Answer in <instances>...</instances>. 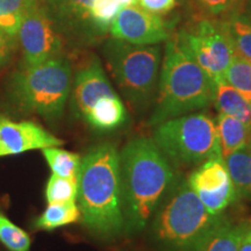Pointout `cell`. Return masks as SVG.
Segmentation results:
<instances>
[{
  "instance_id": "1",
  "label": "cell",
  "mask_w": 251,
  "mask_h": 251,
  "mask_svg": "<svg viewBox=\"0 0 251 251\" xmlns=\"http://www.w3.org/2000/svg\"><path fill=\"white\" fill-rule=\"evenodd\" d=\"M126 234L143 230L179 179L171 162L148 137L128 141L119 152Z\"/></svg>"
},
{
  "instance_id": "2",
  "label": "cell",
  "mask_w": 251,
  "mask_h": 251,
  "mask_svg": "<svg viewBox=\"0 0 251 251\" xmlns=\"http://www.w3.org/2000/svg\"><path fill=\"white\" fill-rule=\"evenodd\" d=\"M76 201L81 221L94 236L112 240L126 234L120 157L113 144L93 147L81 158Z\"/></svg>"
},
{
  "instance_id": "3",
  "label": "cell",
  "mask_w": 251,
  "mask_h": 251,
  "mask_svg": "<svg viewBox=\"0 0 251 251\" xmlns=\"http://www.w3.org/2000/svg\"><path fill=\"white\" fill-rule=\"evenodd\" d=\"M225 218L211 214L187 179H178L152 216L150 240L157 251H200Z\"/></svg>"
},
{
  "instance_id": "4",
  "label": "cell",
  "mask_w": 251,
  "mask_h": 251,
  "mask_svg": "<svg viewBox=\"0 0 251 251\" xmlns=\"http://www.w3.org/2000/svg\"><path fill=\"white\" fill-rule=\"evenodd\" d=\"M214 83L176 39L166 40L159 93L148 125L206 108L213 102Z\"/></svg>"
},
{
  "instance_id": "5",
  "label": "cell",
  "mask_w": 251,
  "mask_h": 251,
  "mask_svg": "<svg viewBox=\"0 0 251 251\" xmlns=\"http://www.w3.org/2000/svg\"><path fill=\"white\" fill-rule=\"evenodd\" d=\"M9 98L21 111L35 113L48 121L58 120L71 89L70 63L55 57L26 65L9 80Z\"/></svg>"
},
{
  "instance_id": "6",
  "label": "cell",
  "mask_w": 251,
  "mask_h": 251,
  "mask_svg": "<svg viewBox=\"0 0 251 251\" xmlns=\"http://www.w3.org/2000/svg\"><path fill=\"white\" fill-rule=\"evenodd\" d=\"M171 163L196 166L222 157L214 119L205 113L185 114L155 126L151 139Z\"/></svg>"
},
{
  "instance_id": "7",
  "label": "cell",
  "mask_w": 251,
  "mask_h": 251,
  "mask_svg": "<svg viewBox=\"0 0 251 251\" xmlns=\"http://www.w3.org/2000/svg\"><path fill=\"white\" fill-rule=\"evenodd\" d=\"M105 57L126 99L142 107L151 98L161 65L157 46L133 45L113 37L105 46Z\"/></svg>"
},
{
  "instance_id": "8",
  "label": "cell",
  "mask_w": 251,
  "mask_h": 251,
  "mask_svg": "<svg viewBox=\"0 0 251 251\" xmlns=\"http://www.w3.org/2000/svg\"><path fill=\"white\" fill-rule=\"evenodd\" d=\"M175 39L213 83L224 79L226 70L236 56L222 21L203 19L191 30L178 33Z\"/></svg>"
},
{
  "instance_id": "9",
  "label": "cell",
  "mask_w": 251,
  "mask_h": 251,
  "mask_svg": "<svg viewBox=\"0 0 251 251\" xmlns=\"http://www.w3.org/2000/svg\"><path fill=\"white\" fill-rule=\"evenodd\" d=\"M187 183L213 215H221L238 199L222 157L211 158L198 165L188 176Z\"/></svg>"
},
{
  "instance_id": "10",
  "label": "cell",
  "mask_w": 251,
  "mask_h": 251,
  "mask_svg": "<svg viewBox=\"0 0 251 251\" xmlns=\"http://www.w3.org/2000/svg\"><path fill=\"white\" fill-rule=\"evenodd\" d=\"M18 39L26 65H37L58 57L62 39L55 27V21L47 7L39 6L24 19Z\"/></svg>"
},
{
  "instance_id": "11",
  "label": "cell",
  "mask_w": 251,
  "mask_h": 251,
  "mask_svg": "<svg viewBox=\"0 0 251 251\" xmlns=\"http://www.w3.org/2000/svg\"><path fill=\"white\" fill-rule=\"evenodd\" d=\"M109 31L114 39L141 46H153L170 39L169 27L161 15L151 13L137 4L122 8Z\"/></svg>"
},
{
  "instance_id": "12",
  "label": "cell",
  "mask_w": 251,
  "mask_h": 251,
  "mask_svg": "<svg viewBox=\"0 0 251 251\" xmlns=\"http://www.w3.org/2000/svg\"><path fill=\"white\" fill-rule=\"evenodd\" d=\"M64 141L31 121H13L0 117V157L24 153L30 150L59 147Z\"/></svg>"
},
{
  "instance_id": "13",
  "label": "cell",
  "mask_w": 251,
  "mask_h": 251,
  "mask_svg": "<svg viewBox=\"0 0 251 251\" xmlns=\"http://www.w3.org/2000/svg\"><path fill=\"white\" fill-rule=\"evenodd\" d=\"M100 62L97 58L77 72L72 93V108L75 114L84 118L97 100L114 94Z\"/></svg>"
},
{
  "instance_id": "14",
  "label": "cell",
  "mask_w": 251,
  "mask_h": 251,
  "mask_svg": "<svg viewBox=\"0 0 251 251\" xmlns=\"http://www.w3.org/2000/svg\"><path fill=\"white\" fill-rule=\"evenodd\" d=\"M83 119L93 129L111 131L125 125L127 112L122 100L114 93L97 100Z\"/></svg>"
},
{
  "instance_id": "15",
  "label": "cell",
  "mask_w": 251,
  "mask_h": 251,
  "mask_svg": "<svg viewBox=\"0 0 251 251\" xmlns=\"http://www.w3.org/2000/svg\"><path fill=\"white\" fill-rule=\"evenodd\" d=\"M213 102L215 103L219 113L251 126V102L225 79L214 81Z\"/></svg>"
},
{
  "instance_id": "16",
  "label": "cell",
  "mask_w": 251,
  "mask_h": 251,
  "mask_svg": "<svg viewBox=\"0 0 251 251\" xmlns=\"http://www.w3.org/2000/svg\"><path fill=\"white\" fill-rule=\"evenodd\" d=\"M238 199L251 200V140L246 147L222 156Z\"/></svg>"
},
{
  "instance_id": "17",
  "label": "cell",
  "mask_w": 251,
  "mask_h": 251,
  "mask_svg": "<svg viewBox=\"0 0 251 251\" xmlns=\"http://www.w3.org/2000/svg\"><path fill=\"white\" fill-rule=\"evenodd\" d=\"M215 122L222 156L242 149L250 142L251 126L222 113L218 115Z\"/></svg>"
},
{
  "instance_id": "18",
  "label": "cell",
  "mask_w": 251,
  "mask_h": 251,
  "mask_svg": "<svg viewBox=\"0 0 251 251\" xmlns=\"http://www.w3.org/2000/svg\"><path fill=\"white\" fill-rule=\"evenodd\" d=\"M40 6V0H0V30L9 40L18 36L24 19Z\"/></svg>"
},
{
  "instance_id": "19",
  "label": "cell",
  "mask_w": 251,
  "mask_h": 251,
  "mask_svg": "<svg viewBox=\"0 0 251 251\" xmlns=\"http://www.w3.org/2000/svg\"><path fill=\"white\" fill-rule=\"evenodd\" d=\"M51 18L65 25H89L91 26L90 9L93 0H46ZM92 28V26H91Z\"/></svg>"
},
{
  "instance_id": "20",
  "label": "cell",
  "mask_w": 251,
  "mask_h": 251,
  "mask_svg": "<svg viewBox=\"0 0 251 251\" xmlns=\"http://www.w3.org/2000/svg\"><path fill=\"white\" fill-rule=\"evenodd\" d=\"M80 219V211L76 201L48 203L45 212L36 219L35 226L39 230L54 229L72 225Z\"/></svg>"
},
{
  "instance_id": "21",
  "label": "cell",
  "mask_w": 251,
  "mask_h": 251,
  "mask_svg": "<svg viewBox=\"0 0 251 251\" xmlns=\"http://www.w3.org/2000/svg\"><path fill=\"white\" fill-rule=\"evenodd\" d=\"M222 24L236 56L251 62V23L249 19L246 17V14L236 12L228 15Z\"/></svg>"
},
{
  "instance_id": "22",
  "label": "cell",
  "mask_w": 251,
  "mask_h": 251,
  "mask_svg": "<svg viewBox=\"0 0 251 251\" xmlns=\"http://www.w3.org/2000/svg\"><path fill=\"white\" fill-rule=\"evenodd\" d=\"M42 153L52 174L78 180L81 164V157L78 153L68 151L59 147H48L42 149Z\"/></svg>"
},
{
  "instance_id": "23",
  "label": "cell",
  "mask_w": 251,
  "mask_h": 251,
  "mask_svg": "<svg viewBox=\"0 0 251 251\" xmlns=\"http://www.w3.org/2000/svg\"><path fill=\"white\" fill-rule=\"evenodd\" d=\"M240 224L227 218L213 231L200 251H237Z\"/></svg>"
},
{
  "instance_id": "24",
  "label": "cell",
  "mask_w": 251,
  "mask_h": 251,
  "mask_svg": "<svg viewBox=\"0 0 251 251\" xmlns=\"http://www.w3.org/2000/svg\"><path fill=\"white\" fill-rule=\"evenodd\" d=\"M224 79L237 90L248 101L251 102V62L235 56L227 70Z\"/></svg>"
},
{
  "instance_id": "25",
  "label": "cell",
  "mask_w": 251,
  "mask_h": 251,
  "mask_svg": "<svg viewBox=\"0 0 251 251\" xmlns=\"http://www.w3.org/2000/svg\"><path fill=\"white\" fill-rule=\"evenodd\" d=\"M122 6L117 0H93L90 9L91 26L96 33L103 34L109 30Z\"/></svg>"
},
{
  "instance_id": "26",
  "label": "cell",
  "mask_w": 251,
  "mask_h": 251,
  "mask_svg": "<svg viewBox=\"0 0 251 251\" xmlns=\"http://www.w3.org/2000/svg\"><path fill=\"white\" fill-rule=\"evenodd\" d=\"M78 180L59 177L52 174L46 186V200L48 203L76 201Z\"/></svg>"
},
{
  "instance_id": "27",
  "label": "cell",
  "mask_w": 251,
  "mask_h": 251,
  "mask_svg": "<svg viewBox=\"0 0 251 251\" xmlns=\"http://www.w3.org/2000/svg\"><path fill=\"white\" fill-rule=\"evenodd\" d=\"M0 242L9 251H29L30 237L0 211Z\"/></svg>"
},
{
  "instance_id": "28",
  "label": "cell",
  "mask_w": 251,
  "mask_h": 251,
  "mask_svg": "<svg viewBox=\"0 0 251 251\" xmlns=\"http://www.w3.org/2000/svg\"><path fill=\"white\" fill-rule=\"evenodd\" d=\"M243 0H199V4L211 15L236 13Z\"/></svg>"
},
{
  "instance_id": "29",
  "label": "cell",
  "mask_w": 251,
  "mask_h": 251,
  "mask_svg": "<svg viewBox=\"0 0 251 251\" xmlns=\"http://www.w3.org/2000/svg\"><path fill=\"white\" fill-rule=\"evenodd\" d=\"M137 5L155 14H165L176 6V0H137Z\"/></svg>"
},
{
  "instance_id": "30",
  "label": "cell",
  "mask_w": 251,
  "mask_h": 251,
  "mask_svg": "<svg viewBox=\"0 0 251 251\" xmlns=\"http://www.w3.org/2000/svg\"><path fill=\"white\" fill-rule=\"evenodd\" d=\"M240 224L237 251H251V218L244 219Z\"/></svg>"
},
{
  "instance_id": "31",
  "label": "cell",
  "mask_w": 251,
  "mask_h": 251,
  "mask_svg": "<svg viewBox=\"0 0 251 251\" xmlns=\"http://www.w3.org/2000/svg\"><path fill=\"white\" fill-rule=\"evenodd\" d=\"M11 59V43L7 36L0 30V70L8 64Z\"/></svg>"
},
{
  "instance_id": "32",
  "label": "cell",
  "mask_w": 251,
  "mask_h": 251,
  "mask_svg": "<svg viewBox=\"0 0 251 251\" xmlns=\"http://www.w3.org/2000/svg\"><path fill=\"white\" fill-rule=\"evenodd\" d=\"M117 1L122 6V8L137 4V0H117Z\"/></svg>"
},
{
  "instance_id": "33",
  "label": "cell",
  "mask_w": 251,
  "mask_h": 251,
  "mask_svg": "<svg viewBox=\"0 0 251 251\" xmlns=\"http://www.w3.org/2000/svg\"><path fill=\"white\" fill-rule=\"evenodd\" d=\"M246 17L249 19L250 20V23H251V1H250V5H249V8H248V11H247V14H246Z\"/></svg>"
}]
</instances>
